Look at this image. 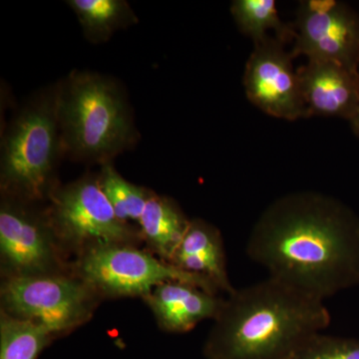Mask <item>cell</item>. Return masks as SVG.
Here are the masks:
<instances>
[{
  "mask_svg": "<svg viewBox=\"0 0 359 359\" xmlns=\"http://www.w3.org/2000/svg\"><path fill=\"white\" fill-rule=\"evenodd\" d=\"M190 222L174 200L153 193L142 212L139 226L142 237L160 259L171 263Z\"/></svg>",
  "mask_w": 359,
  "mask_h": 359,
  "instance_id": "14",
  "label": "cell"
},
{
  "mask_svg": "<svg viewBox=\"0 0 359 359\" xmlns=\"http://www.w3.org/2000/svg\"><path fill=\"white\" fill-rule=\"evenodd\" d=\"M59 125L65 157L85 165L113 163L140 139L122 85L91 71L61 79Z\"/></svg>",
  "mask_w": 359,
  "mask_h": 359,
  "instance_id": "3",
  "label": "cell"
},
{
  "mask_svg": "<svg viewBox=\"0 0 359 359\" xmlns=\"http://www.w3.org/2000/svg\"><path fill=\"white\" fill-rule=\"evenodd\" d=\"M76 15L85 39L93 44L107 42L114 33L139 22L125 0H68Z\"/></svg>",
  "mask_w": 359,
  "mask_h": 359,
  "instance_id": "15",
  "label": "cell"
},
{
  "mask_svg": "<svg viewBox=\"0 0 359 359\" xmlns=\"http://www.w3.org/2000/svg\"><path fill=\"white\" fill-rule=\"evenodd\" d=\"M78 271L80 278L97 294L106 297H144L167 282L193 283L219 294L205 278L186 273L130 244L98 245L85 250Z\"/></svg>",
  "mask_w": 359,
  "mask_h": 359,
  "instance_id": "7",
  "label": "cell"
},
{
  "mask_svg": "<svg viewBox=\"0 0 359 359\" xmlns=\"http://www.w3.org/2000/svg\"><path fill=\"white\" fill-rule=\"evenodd\" d=\"M98 181L118 218L127 224L129 221L139 223L142 212L153 192L123 178L113 166V163L101 166Z\"/></svg>",
  "mask_w": 359,
  "mask_h": 359,
  "instance_id": "18",
  "label": "cell"
},
{
  "mask_svg": "<svg viewBox=\"0 0 359 359\" xmlns=\"http://www.w3.org/2000/svg\"><path fill=\"white\" fill-rule=\"evenodd\" d=\"M292 57L332 61L359 73V14L337 0H304L294 25Z\"/></svg>",
  "mask_w": 359,
  "mask_h": 359,
  "instance_id": "9",
  "label": "cell"
},
{
  "mask_svg": "<svg viewBox=\"0 0 359 359\" xmlns=\"http://www.w3.org/2000/svg\"><path fill=\"white\" fill-rule=\"evenodd\" d=\"M53 339V335L41 325L1 311L0 359H37Z\"/></svg>",
  "mask_w": 359,
  "mask_h": 359,
  "instance_id": "17",
  "label": "cell"
},
{
  "mask_svg": "<svg viewBox=\"0 0 359 359\" xmlns=\"http://www.w3.org/2000/svg\"><path fill=\"white\" fill-rule=\"evenodd\" d=\"M171 264L188 273L205 278L218 292H235L226 271V252L221 231L205 219H191Z\"/></svg>",
  "mask_w": 359,
  "mask_h": 359,
  "instance_id": "13",
  "label": "cell"
},
{
  "mask_svg": "<svg viewBox=\"0 0 359 359\" xmlns=\"http://www.w3.org/2000/svg\"><path fill=\"white\" fill-rule=\"evenodd\" d=\"M309 115L351 121L359 107V73L332 61L309 60L297 69Z\"/></svg>",
  "mask_w": 359,
  "mask_h": 359,
  "instance_id": "11",
  "label": "cell"
},
{
  "mask_svg": "<svg viewBox=\"0 0 359 359\" xmlns=\"http://www.w3.org/2000/svg\"><path fill=\"white\" fill-rule=\"evenodd\" d=\"M60 90L61 80L35 92L4 127L1 195L41 203L60 185L57 170L65 158L59 125Z\"/></svg>",
  "mask_w": 359,
  "mask_h": 359,
  "instance_id": "4",
  "label": "cell"
},
{
  "mask_svg": "<svg viewBox=\"0 0 359 359\" xmlns=\"http://www.w3.org/2000/svg\"><path fill=\"white\" fill-rule=\"evenodd\" d=\"M325 301L268 278L224 302L204 346L207 359H290L327 330Z\"/></svg>",
  "mask_w": 359,
  "mask_h": 359,
  "instance_id": "2",
  "label": "cell"
},
{
  "mask_svg": "<svg viewBox=\"0 0 359 359\" xmlns=\"http://www.w3.org/2000/svg\"><path fill=\"white\" fill-rule=\"evenodd\" d=\"M1 195L0 255L6 278L60 273L57 238L46 208Z\"/></svg>",
  "mask_w": 359,
  "mask_h": 359,
  "instance_id": "8",
  "label": "cell"
},
{
  "mask_svg": "<svg viewBox=\"0 0 359 359\" xmlns=\"http://www.w3.org/2000/svg\"><path fill=\"white\" fill-rule=\"evenodd\" d=\"M46 210L59 244L83 252L98 245L131 244L137 237L132 226L115 214L99 185L98 175L59 185L49 197Z\"/></svg>",
  "mask_w": 359,
  "mask_h": 359,
  "instance_id": "6",
  "label": "cell"
},
{
  "mask_svg": "<svg viewBox=\"0 0 359 359\" xmlns=\"http://www.w3.org/2000/svg\"><path fill=\"white\" fill-rule=\"evenodd\" d=\"M1 311L46 328L54 337L89 320L98 294L82 280L62 273L6 278Z\"/></svg>",
  "mask_w": 359,
  "mask_h": 359,
  "instance_id": "5",
  "label": "cell"
},
{
  "mask_svg": "<svg viewBox=\"0 0 359 359\" xmlns=\"http://www.w3.org/2000/svg\"><path fill=\"white\" fill-rule=\"evenodd\" d=\"M290 52L276 37L255 44L244 75L245 94L266 114L289 121L311 117Z\"/></svg>",
  "mask_w": 359,
  "mask_h": 359,
  "instance_id": "10",
  "label": "cell"
},
{
  "mask_svg": "<svg viewBox=\"0 0 359 359\" xmlns=\"http://www.w3.org/2000/svg\"><path fill=\"white\" fill-rule=\"evenodd\" d=\"M290 359H359V339L320 332L306 340Z\"/></svg>",
  "mask_w": 359,
  "mask_h": 359,
  "instance_id": "19",
  "label": "cell"
},
{
  "mask_svg": "<svg viewBox=\"0 0 359 359\" xmlns=\"http://www.w3.org/2000/svg\"><path fill=\"white\" fill-rule=\"evenodd\" d=\"M231 11L241 32L255 44L271 37L269 30H273L276 39L285 44L295 37L294 25L280 20L275 0H235Z\"/></svg>",
  "mask_w": 359,
  "mask_h": 359,
  "instance_id": "16",
  "label": "cell"
},
{
  "mask_svg": "<svg viewBox=\"0 0 359 359\" xmlns=\"http://www.w3.org/2000/svg\"><path fill=\"white\" fill-rule=\"evenodd\" d=\"M158 325L172 334H185L205 320H216L226 299L193 283L167 282L143 297Z\"/></svg>",
  "mask_w": 359,
  "mask_h": 359,
  "instance_id": "12",
  "label": "cell"
},
{
  "mask_svg": "<svg viewBox=\"0 0 359 359\" xmlns=\"http://www.w3.org/2000/svg\"><path fill=\"white\" fill-rule=\"evenodd\" d=\"M247 254L269 278L325 301L359 285V217L325 194H289L262 212Z\"/></svg>",
  "mask_w": 359,
  "mask_h": 359,
  "instance_id": "1",
  "label": "cell"
},
{
  "mask_svg": "<svg viewBox=\"0 0 359 359\" xmlns=\"http://www.w3.org/2000/svg\"><path fill=\"white\" fill-rule=\"evenodd\" d=\"M349 123H351V129H353L354 134L359 136V107L358 112H356V114L354 115V117L351 120V121H349Z\"/></svg>",
  "mask_w": 359,
  "mask_h": 359,
  "instance_id": "20",
  "label": "cell"
}]
</instances>
